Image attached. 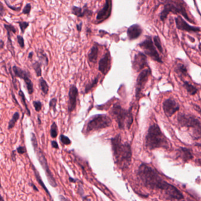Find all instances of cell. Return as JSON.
I'll return each mask as SVG.
<instances>
[{
  "instance_id": "obj_1",
  "label": "cell",
  "mask_w": 201,
  "mask_h": 201,
  "mask_svg": "<svg viewBox=\"0 0 201 201\" xmlns=\"http://www.w3.org/2000/svg\"><path fill=\"white\" fill-rule=\"evenodd\" d=\"M138 176L146 187L161 191L167 199L180 200L184 198L182 193L176 187L164 181L155 169L146 164L142 163L139 167Z\"/></svg>"
},
{
  "instance_id": "obj_2",
  "label": "cell",
  "mask_w": 201,
  "mask_h": 201,
  "mask_svg": "<svg viewBox=\"0 0 201 201\" xmlns=\"http://www.w3.org/2000/svg\"><path fill=\"white\" fill-rule=\"evenodd\" d=\"M112 148L116 163L121 169L128 168L131 164L132 151L130 145L122 143L120 134L111 139Z\"/></svg>"
},
{
  "instance_id": "obj_3",
  "label": "cell",
  "mask_w": 201,
  "mask_h": 201,
  "mask_svg": "<svg viewBox=\"0 0 201 201\" xmlns=\"http://www.w3.org/2000/svg\"><path fill=\"white\" fill-rule=\"evenodd\" d=\"M146 146L150 150L156 148L169 147V143L165 136L161 131L159 127L156 124L151 125L146 136Z\"/></svg>"
},
{
  "instance_id": "obj_4",
  "label": "cell",
  "mask_w": 201,
  "mask_h": 201,
  "mask_svg": "<svg viewBox=\"0 0 201 201\" xmlns=\"http://www.w3.org/2000/svg\"><path fill=\"white\" fill-rule=\"evenodd\" d=\"M112 116H113L120 129H130L133 123V116L131 110L126 111L123 109L118 103L115 104L111 111Z\"/></svg>"
},
{
  "instance_id": "obj_5",
  "label": "cell",
  "mask_w": 201,
  "mask_h": 201,
  "mask_svg": "<svg viewBox=\"0 0 201 201\" xmlns=\"http://www.w3.org/2000/svg\"><path fill=\"white\" fill-rule=\"evenodd\" d=\"M178 121L182 127L188 129L194 139L201 138V123L198 119L194 116L180 114L178 117Z\"/></svg>"
},
{
  "instance_id": "obj_6",
  "label": "cell",
  "mask_w": 201,
  "mask_h": 201,
  "mask_svg": "<svg viewBox=\"0 0 201 201\" xmlns=\"http://www.w3.org/2000/svg\"><path fill=\"white\" fill-rule=\"evenodd\" d=\"M112 121L105 115H98L94 116L87 123L86 133L105 129L111 126Z\"/></svg>"
},
{
  "instance_id": "obj_7",
  "label": "cell",
  "mask_w": 201,
  "mask_h": 201,
  "mask_svg": "<svg viewBox=\"0 0 201 201\" xmlns=\"http://www.w3.org/2000/svg\"><path fill=\"white\" fill-rule=\"evenodd\" d=\"M169 13H173L174 14H181L186 20L192 23V21L190 20L189 17L188 15L185 7L184 5H183V3H180L179 2H171L166 4L164 5V10L161 13L160 18L161 21H164L165 20Z\"/></svg>"
},
{
  "instance_id": "obj_8",
  "label": "cell",
  "mask_w": 201,
  "mask_h": 201,
  "mask_svg": "<svg viewBox=\"0 0 201 201\" xmlns=\"http://www.w3.org/2000/svg\"><path fill=\"white\" fill-rule=\"evenodd\" d=\"M139 46L144 50L146 54L150 56L152 59L158 63H162V60L154 45L151 37H147L145 40L139 44Z\"/></svg>"
},
{
  "instance_id": "obj_9",
  "label": "cell",
  "mask_w": 201,
  "mask_h": 201,
  "mask_svg": "<svg viewBox=\"0 0 201 201\" xmlns=\"http://www.w3.org/2000/svg\"><path fill=\"white\" fill-rule=\"evenodd\" d=\"M36 153H37V159L39 161L43 169L45 171V174L47 175L48 181L49 182L50 184L52 187H56V186H57V184H56V179H54V176H53L51 171H50V168H49V166L48 165V162L47 161V159L45 157L43 152L41 151L40 148H38V150L36 151Z\"/></svg>"
},
{
  "instance_id": "obj_10",
  "label": "cell",
  "mask_w": 201,
  "mask_h": 201,
  "mask_svg": "<svg viewBox=\"0 0 201 201\" xmlns=\"http://www.w3.org/2000/svg\"><path fill=\"white\" fill-rule=\"evenodd\" d=\"M151 75V71L150 69H145L141 71L139 75L137 77L136 84L135 96L136 99H139L141 95V91L144 89L149 76Z\"/></svg>"
},
{
  "instance_id": "obj_11",
  "label": "cell",
  "mask_w": 201,
  "mask_h": 201,
  "mask_svg": "<svg viewBox=\"0 0 201 201\" xmlns=\"http://www.w3.org/2000/svg\"><path fill=\"white\" fill-rule=\"evenodd\" d=\"M112 1H106L105 4L96 15V22L100 23L108 19L111 16L112 12Z\"/></svg>"
},
{
  "instance_id": "obj_12",
  "label": "cell",
  "mask_w": 201,
  "mask_h": 201,
  "mask_svg": "<svg viewBox=\"0 0 201 201\" xmlns=\"http://www.w3.org/2000/svg\"><path fill=\"white\" fill-rule=\"evenodd\" d=\"M147 65V58L146 55L141 52H138L136 54L132 62L133 69L136 72H139Z\"/></svg>"
},
{
  "instance_id": "obj_13",
  "label": "cell",
  "mask_w": 201,
  "mask_h": 201,
  "mask_svg": "<svg viewBox=\"0 0 201 201\" xmlns=\"http://www.w3.org/2000/svg\"><path fill=\"white\" fill-rule=\"evenodd\" d=\"M164 111L168 117H171L179 109V104L173 99H168L163 103Z\"/></svg>"
},
{
  "instance_id": "obj_14",
  "label": "cell",
  "mask_w": 201,
  "mask_h": 201,
  "mask_svg": "<svg viewBox=\"0 0 201 201\" xmlns=\"http://www.w3.org/2000/svg\"><path fill=\"white\" fill-rule=\"evenodd\" d=\"M111 65V54L109 51H107L99 61V70L102 75H106L110 70Z\"/></svg>"
},
{
  "instance_id": "obj_15",
  "label": "cell",
  "mask_w": 201,
  "mask_h": 201,
  "mask_svg": "<svg viewBox=\"0 0 201 201\" xmlns=\"http://www.w3.org/2000/svg\"><path fill=\"white\" fill-rule=\"evenodd\" d=\"M78 95V90L76 85H71L70 88L68 93V110L69 112H71L76 109V99Z\"/></svg>"
},
{
  "instance_id": "obj_16",
  "label": "cell",
  "mask_w": 201,
  "mask_h": 201,
  "mask_svg": "<svg viewBox=\"0 0 201 201\" xmlns=\"http://www.w3.org/2000/svg\"><path fill=\"white\" fill-rule=\"evenodd\" d=\"M176 27L181 30L186 31H192V32H198L200 31L199 27H196L188 24L184 20L181 16H178L175 18Z\"/></svg>"
},
{
  "instance_id": "obj_17",
  "label": "cell",
  "mask_w": 201,
  "mask_h": 201,
  "mask_svg": "<svg viewBox=\"0 0 201 201\" xmlns=\"http://www.w3.org/2000/svg\"><path fill=\"white\" fill-rule=\"evenodd\" d=\"M142 33V30L140 25L134 24L130 27L127 30L128 38L130 40H133L138 39Z\"/></svg>"
},
{
  "instance_id": "obj_18",
  "label": "cell",
  "mask_w": 201,
  "mask_h": 201,
  "mask_svg": "<svg viewBox=\"0 0 201 201\" xmlns=\"http://www.w3.org/2000/svg\"><path fill=\"white\" fill-rule=\"evenodd\" d=\"M178 157L184 162L190 161L193 158V153L190 149L185 147H180L177 152Z\"/></svg>"
},
{
  "instance_id": "obj_19",
  "label": "cell",
  "mask_w": 201,
  "mask_h": 201,
  "mask_svg": "<svg viewBox=\"0 0 201 201\" xmlns=\"http://www.w3.org/2000/svg\"><path fill=\"white\" fill-rule=\"evenodd\" d=\"M72 13L74 15L77 16L78 17H83L85 15H91L92 12L88 10V8L82 9L80 7L73 6L72 8Z\"/></svg>"
},
{
  "instance_id": "obj_20",
  "label": "cell",
  "mask_w": 201,
  "mask_h": 201,
  "mask_svg": "<svg viewBox=\"0 0 201 201\" xmlns=\"http://www.w3.org/2000/svg\"><path fill=\"white\" fill-rule=\"evenodd\" d=\"M4 27L7 31V37H8V49L10 50L12 52H13V48L12 45L11 40V33H15L17 32V29L15 28V27L11 24H4Z\"/></svg>"
},
{
  "instance_id": "obj_21",
  "label": "cell",
  "mask_w": 201,
  "mask_h": 201,
  "mask_svg": "<svg viewBox=\"0 0 201 201\" xmlns=\"http://www.w3.org/2000/svg\"><path fill=\"white\" fill-rule=\"evenodd\" d=\"M98 52H99L98 47L96 45H93L88 55V60L90 62L94 63L96 62L98 56Z\"/></svg>"
},
{
  "instance_id": "obj_22",
  "label": "cell",
  "mask_w": 201,
  "mask_h": 201,
  "mask_svg": "<svg viewBox=\"0 0 201 201\" xmlns=\"http://www.w3.org/2000/svg\"><path fill=\"white\" fill-rule=\"evenodd\" d=\"M22 79L24 80L25 84H26V85H27V90H28V93L30 95L32 94L33 92H34L33 83H32V82L31 80L30 75H29V73L28 72H27V73L25 74V75L23 77Z\"/></svg>"
},
{
  "instance_id": "obj_23",
  "label": "cell",
  "mask_w": 201,
  "mask_h": 201,
  "mask_svg": "<svg viewBox=\"0 0 201 201\" xmlns=\"http://www.w3.org/2000/svg\"><path fill=\"white\" fill-rule=\"evenodd\" d=\"M31 166H32V170H33L34 172V175H35V178H36L37 181V182H38V183L41 186H42V187L43 188V189L45 190V192H46V193H47V194H48V195L51 197L50 193V192H49L48 191L47 188H46V186H45V185H44V183H43V182L42 181V179H41V178L40 175V174H39L38 172L36 170L35 167H34V166L33 165H32Z\"/></svg>"
},
{
  "instance_id": "obj_24",
  "label": "cell",
  "mask_w": 201,
  "mask_h": 201,
  "mask_svg": "<svg viewBox=\"0 0 201 201\" xmlns=\"http://www.w3.org/2000/svg\"><path fill=\"white\" fill-rule=\"evenodd\" d=\"M99 77H100V76H99V75H98V76H96L93 80L91 81V82H90V83H88V85H86V89H85V93H88L91 90V89L92 88H94L96 85L98 83Z\"/></svg>"
},
{
  "instance_id": "obj_25",
  "label": "cell",
  "mask_w": 201,
  "mask_h": 201,
  "mask_svg": "<svg viewBox=\"0 0 201 201\" xmlns=\"http://www.w3.org/2000/svg\"><path fill=\"white\" fill-rule=\"evenodd\" d=\"M19 118H20L19 113L18 112H15V113L14 114V115L12 116V119H11V121L8 123V130L12 129L14 127L16 122L19 119Z\"/></svg>"
},
{
  "instance_id": "obj_26",
  "label": "cell",
  "mask_w": 201,
  "mask_h": 201,
  "mask_svg": "<svg viewBox=\"0 0 201 201\" xmlns=\"http://www.w3.org/2000/svg\"><path fill=\"white\" fill-rule=\"evenodd\" d=\"M39 83H40L41 90L42 91V93L44 95H47L49 90V86L48 85L47 83L46 82V81L43 78H41L39 80Z\"/></svg>"
},
{
  "instance_id": "obj_27",
  "label": "cell",
  "mask_w": 201,
  "mask_h": 201,
  "mask_svg": "<svg viewBox=\"0 0 201 201\" xmlns=\"http://www.w3.org/2000/svg\"><path fill=\"white\" fill-rule=\"evenodd\" d=\"M184 86L185 88L187 91L188 92V93H189L191 95H194L195 94H196V93L197 92V89L194 85H191L189 83H188L187 81L184 82Z\"/></svg>"
},
{
  "instance_id": "obj_28",
  "label": "cell",
  "mask_w": 201,
  "mask_h": 201,
  "mask_svg": "<svg viewBox=\"0 0 201 201\" xmlns=\"http://www.w3.org/2000/svg\"><path fill=\"white\" fill-rule=\"evenodd\" d=\"M12 70H13V71H14V73L15 74V76L17 77L20 78L21 79L23 78V77L27 73V71L22 70L20 68H19V67H17L15 65H14L12 67Z\"/></svg>"
},
{
  "instance_id": "obj_29",
  "label": "cell",
  "mask_w": 201,
  "mask_h": 201,
  "mask_svg": "<svg viewBox=\"0 0 201 201\" xmlns=\"http://www.w3.org/2000/svg\"><path fill=\"white\" fill-rule=\"evenodd\" d=\"M18 95H20L21 98V100L22 101V105H24V106L25 107V110L27 111V115L28 116H30V111L29 110L28 107V106L26 103V99H25V96L24 95V93L21 90L19 91V93H18Z\"/></svg>"
},
{
  "instance_id": "obj_30",
  "label": "cell",
  "mask_w": 201,
  "mask_h": 201,
  "mask_svg": "<svg viewBox=\"0 0 201 201\" xmlns=\"http://www.w3.org/2000/svg\"><path fill=\"white\" fill-rule=\"evenodd\" d=\"M32 67L35 70L36 75L37 77H40L42 75V71H41V63L38 61H36L32 64Z\"/></svg>"
},
{
  "instance_id": "obj_31",
  "label": "cell",
  "mask_w": 201,
  "mask_h": 201,
  "mask_svg": "<svg viewBox=\"0 0 201 201\" xmlns=\"http://www.w3.org/2000/svg\"><path fill=\"white\" fill-rule=\"evenodd\" d=\"M39 59L41 61V64L42 63L44 64H45V65H48V57L46 55V54L43 53V51H41V52H39Z\"/></svg>"
},
{
  "instance_id": "obj_32",
  "label": "cell",
  "mask_w": 201,
  "mask_h": 201,
  "mask_svg": "<svg viewBox=\"0 0 201 201\" xmlns=\"http://www.w3.org/2000/svg\"><path fill=\"white\" fill-rule=\"evenodd\" d=\"M50 134L52 138H56L58 135V127L55 122L52 124L51 127Z\"/></svg>"
},
{
  "instance_id": "obj_33",
  "label": "cell",
  "mask_w": 201,
  "mask_h": 201,
  "mask_svg": "<svg viewBox=\"0 0 201 201\" xmlns=\"http://www.w3.org/2000/svg\"><path fill=\"white\" fill-rule=\"evenodd\" d=\"M31 143H32V145L33 146L34 150L36 152V151H37L38 149V142H37V139L36 138L35 134L33 133H32L31 135Z\"/></svg>"
},
{
  "instance_id": "obj_34",
  "label": "cell",
  "mask_w": 201,
  "mask_h": 201,
  "mask_svg": "<svg viewBox=\"0 0 201 201\" xmlns=\"http://www.w3.org/2000/svg\"><path fill=\"white\" fill-rule=\"evenodd\" d=\"M154 44L156 46L158 49V50L161 53L163 52V49L162 47V45H161V41L159 38V37L158 36H155L154 38Z\"/></svg>"
},
{
  "instance_id": "obj_35",
  "label": "cell",
  "mask_w": 201,
  "mask_h": 201,
  "mask_svg": "<svg viewBox=\"0 0 201 201\" xmlns=\"http://www.w3.org/2000/svg\"><path fill=\"white\" fill-rule=\"evenodd\" d=\"M18 23L19 24L22 33H24L25 30L29 26V23H27L25 21H19L18 22Z\"/></svg>"
},
{
  "instance_id": "obj_36",
  "label": "cell",
  "mask_w": 201,
  "mask_h": 201,
  "mask_svg": "<svg viewBox=\"0 0 201 201\" xmlns=\"http://www.w3.org/2000/svg\"><path fill=\"white\" fill-rule=\"evenodd\" d=\"M56 102H57V100L56 98H53L51 100L49 103V106H50V109H52L54 112H56Z\"/></svg>"
},
{
  "instance_id": "obj_37",
  "label": "cell",
  "mask_w": 201,
  "mask_h": 201,
  "mask_svg": "<svg viewBox=\"0 0 201 201\" xmlns=\"http://www.w3.org/2000/svg\"><path fill=\"white\" fill-rule=\"evenodd\" d=\"M60 140L61 141V142L66 145H70L71 143L70 139L67 137V136H65V135H61L60 136Z\"/></svg>"
},
{
  "instance_id": "obj_38",
  "label": "cell",
  "mask_w": 201,
  "mask_h": 201,
  "mask_svg": "<svg viewBox=\"0 0 201 201\" xmlns=\"http://www.w3.org/2000/svg\"><path fill=\"white\" fill-rule=\"evenodd\" d=\"M33 105L37 111H40L42 109V103L40 101H34Z\"/></svg>"
},
{
  "instance_id": "obj_39",
  "label": "cell",
  "mask_w": 201,
  "mask_h": 201,
  "mask_svg": "<svg viewBox=\"0 0 201 201\" xmlns=\"http://www.w3.org/2000/svg\"><path fill=\"white\" fill-rule=\"evenodd\" d=\"M31 10V5L30 3L27 4L22 11V13L24 14H29Z\"/></svg>"
},
{
  "instance_id": "obj_40",
  "label": "cell",
  "mask_w": 201,
  "mask_h": 201,
  "mask_svg": "<svg viewBox=\"0 0 201 201\" xmlns=\"http://www.w3.org/2000/svg\"><path fill=\"white\" fill-rule=\"evenodd\" d=\"M177 70L182 74H185L186 73V67L182 64H179L177 67Z\"/></svg>"
},
{
  "instance_id": "obj_41",
  "label": "cell",
  "mask_w": 201,
  "mask_h": 201,
  "mask_svg": "<svg viewBox=\"0 0 201 201\" xmlns=\"http://www.w3.org/2000/svg\"><path fill=\"white\" fill-rule=\"evenodd\" d=\"M17 40H18V43L19 45H20L21 47L24 48L25 46V44H24V40L23 37L21 35H18Z\"/></svg>"
},
{
  "instance_id": "obj_42",
  "label": "cell",
  "mask_w": 201,
  "mask_h": 201,
  "mask_svg": "<svg viewBox=\"0 0 201 201\" xmlns=\"http://www.w3.org/2000/svg\"><path fill=\"white\" fill-rule=\"evenodd\" d=\"M17 151L20 154H24L27 152V150H26V148L24 146H19V147H17Z\"/></svg>"
},
{
  "instance_id": "obj_43",
  "label": "cell",
  "mask_w": 201,
  "mask_h": 201,
  "mask_svg": "<svg viewBox=\"0 0 201 201\" xmlns=\"http://www.w3.org/2000/svg\"><path fill=\"white\" fill-rule=\"evenodd\" d=\"M5 3H6V4H7V5H8V7H10V8H11L12 10L18 11H20V8H15V7H11L10 4H8V2H7V1H5Z\"/></svg>"
},
{
  "instance_id": "obj_44",
  "label": "cell",
  "mask_w": 201,
  "mask_h": 201,
  "mask_svg": "<svg viewBox=\"0 0 201 201\" xmlns=\"http://www.w3.org/2000/svg\"><path fill=\"white\" fill-rule=\"evenodd\" d=\"M51 143H52V146L54 148L58 149V143H57V142L56 141H52Z\"/></svg>"
},
{
  "instance_id": "obj_45",
  "label": "cell",
  "mask_w": 201,
  "mask_h": 201,
  "mask_svg": "<svg viewBox=\"0 0 201 201\" xmlns=\"http://www.w3.org/2000/svg\"><path fill=\"white\" fill-rule=\"evenodd\" d=\"M58 198H59V199L60 201H70L67 198H66V197H64L62 195H60L58 197Z\"/></svg>"
},
{
  "instance_id": "obj_46",
  "label": "cell",
  "mask_w": 201,
  "mask_h": 201,
  "mask_svg": "<svg viewBox=\"0 0 201 201\" xmlns=\"http://www.w3.org/2000/svg\"><path fill=\"white\" fill-rule=\"evenodd\" d=\"M82 23H80L78 24H76V29L79 32H80L81 30H82Z\"/></svg>"
},
{
  "instance_id": "obj_47",
  "label": "cell",
  "mask_w": 201,
  "mask_h": 201,
  "mask_svg": "<svg viewBox=\"0 0 201 201\" xmlns=\"http://www.w3.org/2000/svg\"><path fill=\"white\" fill-rule=\"evenodd\" d=\"M4 7H3V6L2 5V4H1V3L0 4V15H3V14L4 13Z\"/></svg>"
},
{
  "instance_id": "obj_48",
  "label": "cell",
  "mask_w": 201,
  "mask_h": 201,
  "mask_svg": "<svg viewBox=\"0 0 201 201\" xmlns=\"http://www.w3.org/2000/svg\"><path fill=\"white\" fill-rule=\"evenodd\" d=\"M4 43L3 41L0 40V49H2L4 47Z\"/></svg>"
},
{
  "instance_id": "obj_49",
  "label": "cell",
  "mask_w": 201,
  "mask_h": 201,
  "mask_svg": "<svg viewBox=\"0 0 201 201\" xmlns=\"http://www.w3.org/2000/svg\"><path fill=\"white\" fill-rule=\"evenodd\" d=\"M196 164L199 166H201V159H199L198 160H196Z\"/></svg>"
},
{
  "instance_id": "obj_50",
  "label": "cell",
  "mask_w": 201,
  "mask_h": 201,
  "mask_svg": "<svg viewBox=\"0 0 201 201\" xmlns=\"http://www.w3.org/2000/svg\"><path fill=\"white\" fill-rule=\"evenodd\" d=\"M31 186H32V188H33V189H34V190H35V191H38V188L35 186V185H34L33 183H31Z\"/></svg>"
},
{
  "instance_id": "obj_51",
  "label": "cell",
  "mask_w": 201,
  "mask_h": 201,
  "mask_svg": "<svg viewBox=\"0 0 201 201\" xmlns=\"http://www.w3.org/2000/svg\"><path fill=\"white\" fill-rule=\"evenodd\" d=\"M12 160H13V161H15V153L14 151L12 152Z\"/></svg>"
},
{
  "instance_id": "obj_52",
  "label": "cell",
  "mask_w": 201,
  "mask_h": 201,
  "mask_svg": "<svg viewBox=\"0 0 201 201\" xmlns=\"http://www.w3.org/2000/svg\"><path fill=\"white\" fill-rule=\"evenodd\" d=\"M32 55H33V53L32 52H31L29 53V55H28V58L30 59H31L32 58Z\"/></svg>"
},
{
  "instance_id": "obj_53",
  "label": "cell",
  "mask_w": 201,
  "mask_h": 201,
  "mask_svg": "<svg viewBox=\"0 0 201 201\" xmlns=\"http://www.w3.org/2000/svg\"><path fill=\"white\" fill-rule=\"evenodd\" d=\"M70 180L71 182H76V180H74V179H72V178H70Z\"/></svg>"
},
{
  "instance_id": "obj_54",
  "label": "cell",
  "mask_w": 201,
  "mask_h": 201,
  "mask_svg": "<svg viewBox=\"0 0 201 201\" xmlns=\"http://www.w3.org/2000/svg\"><path fill=\"white\" fill-rule=\"evenodd\" d=\"M0 201H4V198L1 196V195H0Z\"/></svg>"
},
{
  "instance_id": "obj_55",
  "label": "cell",
  "mask_w": 201,
  "mask_h": 201,
  "mask_svg": "<svg viewBox=\"0 0 201 201\" xmlns=\"http://www.w3.org/2000/svg\"><path fill=\"white\" fill-rule=\"evenodd\" d=\"M38 121H39V124L40 125L41 124V121H40V117H38Z\"/></svg>"
}]
</instances>
